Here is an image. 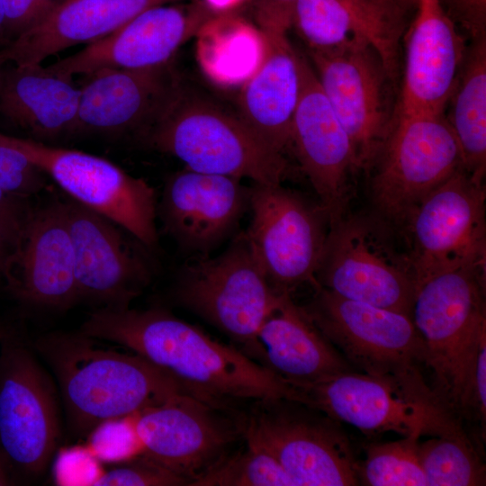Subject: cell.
<instances>
[{"label": "cell", "instance_id": "obj_1", "mask_svg": "<svg viewBox=\"0 0 486 486\" xmlns=\"http://www.w3.org/2000/svg\"><path fill=\"white\" fill-rule=\"evenodd\" d=\"M79 331L128 348L192 395L222 410L239 411L262 400H297L295 389L268 368L163 309L99 308Z\"/></svg>", "mask_w": 486, "mask_h": 486}, {"label": "cell", "instance_id": "obj_2", "mask_svg": "<svg viewBox=\"0 0 486 486\" xmlns=\"http://www.w3.org/2000/svg\"><path fill=\"white\" fill-rule=\"evenodd\" d=\"M34 348L56 378L68 426L77 436H88L104 421L189 393L142 356L106 349L80 331L46 334Z\"/></svg>", "mask_w": 486, "mask_h": 486}, {"label": "cell", "instance_id": "obj_3", "mask_svg": "<svg viewBox=\"0 0 486 486\" xmlns=\"http://www.w3.org/2000/svg\"><path fill=\"white\" fill-rule=\"evenodd\" d=\"M485 269L461 268L418 285L411 319L425 346L436 398L461 422L475 361L486 338Z\"/></svg>", "mask_w": 486, "mask_h": 486}, {"label": "cell", "instance_id": "obj_4", "mask_svg": "<svg viewBox=\"0 0 486 486\" xmlns=\"http://www.w3.org/2000/svg\"><path fill=\"white\" fill-rule=\"evenodd\" d=\"M141 132L155 148L196 172L249 178L261 184H281L288 173L284 155L264 142L238 115L191 95L178 82Z\"/></svg>", "mask_w": 486, "mask_h": 486}, {"label": "cell", "instance_id": "obj_5", "mask_svg": "<svg viewBox=\"0 0 486 486\" xmlns=\"http://www.w3.org/2000/svg\"><path fill=\"white\" fill-rule=\"evenodd\" d=\"M315 281L343 298L410 317L418 288L400 234L374 212L329 225Z\"/></svg>", "mask_w": 486, "mask_h": 486}, {"label": "cell", "instance_id": "obj_6", "mask_svg": "<svg viewBox=\"0 0 486 486\" xmlns=\"http://www.w3.org/2000/svg\"><path fill=\"white\" fill-rule=\"evenodd\" d=\"M314 288L302 308L355 370L438 400L425 378V346L411 317Z\"/></svg>", "mask_w": 486, "mask_h": 486}, {"label": "cell", "instance_id": "obj_7", "mask_svg": "<svg viewBox=\"0 0 486 486\" xmlns=\"http://www.w3.org/2000/svg\"><path fill=\"white\" fill-rule=\"evenodd\" d=\"M239 418L244 441L272 455L294 486L359 484L348 437L323 412L281 398L256 400Z\"/></svg>", "mask_w": 486, "mask_h": 486}, {"label": "cell", "instance_id": "obj_8", "mask_svg": "<svg viewBox=\"0 0 486 486\" xmlns=\"http://www.w3.org/2000/svg\"><path fill=\"white\" fill-rule=\"evenodd\" d=\"M284 293L272 287L245 232L218 256L187 265L174 289L180 305L240 345L253 360L257 333Z\"/></svg>", "mask_w": 486, "mask_h": 486}, {"label": "cell", "instance_id": "obj_9", "mask_svg": "<svg viewBox=\"0 0 486 486\" xmlns=\"http://www.w3.org/2000/svg\"><path fill=\"white\" fill-rule=\"evenodd\" d=\"M462 166V153L445 113L396 114L369 172L373 212L400 234L420 201Z\"/></svg>", "mask_w": 486, "mask_h": 486}, {"label": "cell", "instance_id": "obj_10", "mask_svg": "<svg viewBox=\"0 0 486 486\" xmlns=\"http://www.w3.org/2000/svg\"><path fill=\"white\" fill-rule=\"evenodd\" d=\"M485 203L483 182L464 166L420 201L400 233L418 285L453 270L485 269Z\"/></svg>", "mask_w": 486, "mask_h": 486}, {"label": "cell", "instance_id": "obj_11", "mask_svg": "<svg viewBox=\"0 0 486 486\" xmlns=\"http://www.w3.org/2000/svg\"><path fill=\"white\" fill-rule=\"evenodd\" d=\"M308 53L320 86L350 139L359 171L370 172L396 119L397 84L377 51L364 41Z\"/></svg>", "mask_w": 486, "mask_h": 486}, {"label": "cell", "instance_id": "obj_12", "mask_svg": "<svg viewBox=\"0 0 486 486\" xmlns=\"http://www.w3.org/2000/svg\"><path fill=\"white\" fill-rule=\"evenodd\" d=\"M0 448L15 475H41L61 436L57 391L31 348L0 342Z\"/></svg>", "mask_w": 486, "mask_h": 486}, {"label": "cell", "instance_id": "obj_13", "mask_svg": "<svg viewBox=\"0 0 486 486\" xmlns=\"http://www.w3.org/2000/svg\"><path fill=\"white\" fill-rule=\"evenodd\" d=\"M248 210L251 222L245 235L272 287L281 293L304 283L315 287L329 228L320 202L281 184H254Z\"/></svg>", "mask_w": 486, "mask_h": 486}, {"label": "cell", "instance_id": "obj_14", "mask_svg": "<svg viewBox=\"0 0 486 486\" xmlns=\"http://www.w3.org/2000/svg\"><path fill=\"white\" fill-rule=\"evenodd\" d=\"M293 388L298 401L366 434L395 432L401 436L421 437L464 428L438 400L418 396L356 370Z\"/></svg>", "mask_w": 486, "mask_h": 486}, {"label": "cell", "instance_id": "obj_15", "mask_svg": "<svg viewBox=\"0 0 486 486\" xmlns=\"http://www.w3.org/2000/svg\"><path fill=\"white\" fill-rule=\"evenodd\" d=\"M7 137L72 200L114 221L145 247L158 242L156 193L144 179L92 154Z\"/></svg>", "mask_w": 486, "mask_h": 486}, {"label": "cell", "instance_id": "obj_16", "mask_svg": "<svg viewBox=\"0 0 486 486\" xmlns=\"http://www.w3.org/2000/svg\"><path fill=\"white\" fill-rule=\"evenodd\" d=\"M239 412L182 392L133 414L132 423L141 454L191 486L243 439Z\"/></svg>", "mask_w": 486, "mask_h": 486}, {"label": "cell", "instance_id": "obj_17", "mask_svg": "<svg viewBox=\"0 0 486 486\" xmlns=\"http://www.w3.org/2000/svg\"><path fill=\"white\" fill-rule=\"evenodd\" d=\"M80 301L125 309L149 284L148 258L128 231L74 200L62 202Z\"/></svg>", "mask_w": 486, "mask_h": 486}, {"label": "cell", "instance_id": "obj_18", "mask_svg": "<svg viewBox=\"0 0 486 486\" xmlns=\"http://www.w3.org/2000/svg\"><path fill=\"white\" fill-rule=\"evenodd\" d=\"M300 94L291 130L293 148L329 225L346 215L351 177L359 171L350 139L310 63L299 54Z\"/></svg>", "mask_w": 486, "mask_h": 486}, {"label": "cell", "instance_id": "obj_19", "mask_svg": "<svg viewBox=\"0 0 486 486\" xmlns=\"http://www.w3.org/2000/svg\"><path fill=\"white\" fill-rule=\"evenodd\" d=\"M217 14L201 1L191 4L156 5L104 39L48 67L68 76H86L103 68H161Z\"/></svg>", "mask_w": 486, "mask_h": 486}, {"label": "cell", "instance_id": "obj_20", "mask_svg": "<svg viewBox=\"0 0 486 486\" xmlns=\"http://www.w3.org/2000/svg\"><path fill=\"white\" fill-rule=\"evenodd\" d=\"M264 51L260 63L244 82L238 116L270 148L284 154L300 94L299 53L287 32L290 1L269 0L258 16Z\"/></svg>", "mask_w": 486, "mask_h": 486}, {"label": "cell", "instance_id": "obj_21", "mask_svg": "<svg viewBox=\"0 0 486 486\" xmlns=\"http://www.w3.org/2000/svg\"><path fill=\"white\" fill-rule=\"evenodd\" d=\"M1 277L12 295L31 305L62 310L80 302L62 201L30 209Z\"/></svg>", "mask_w": 486, "mask_h": 486}, {"label": "cell", "instance_id": "obj_22", "mask_svg": "<svg viewBox=\"0 0 486 486\" xmlns=\"http://www.w3.org/2000/svg\"><path fill=\"white\" fill-rule=\"evenodd\" d=\"M404 1L410 0H291V27L309 51H329L351 40L370 44L398 84L409 27Z\"/></svg>", "mask_w": 486, "mask_h": 486}, {"label": "cell", "instance_id": "obj_23", "mask_svg": "<svg viewBox=\"0 0 486 486\" xmlns=\"http://www.w3.org/2000/svg\"><path fill=\"white\" fill-rule=\"evenodd\" d=\"M249 209L241 179L184 169L167 178L157 212L185 251L206 255L227 239Z\"/></svg>", "mask_w": 486, "mask_h": 486}, {"label": "cell", "instance_id": "obj_24", "mask_svg": "<svg viewBox=\"0 0 486 486\" xmlns=\"http://www.w3.org/2000/svg\"><path fill=\"white\" fill-rule=\"evenodd\" d=\"M403 40L405 58L396 114L444 113L466 45L439 0H418Z\"/></svg>", "mask_w": 486, "mask_h": 486}, {"label": "cell", "instance_id": "obj_25", "mask_svg": "<svg viewBox=\"0 0 486 486\" xmlns=\"http://www.w3.org/2000/svg\"><path fill=\"white\" fill-rule=\"evenodd\" d=\"M86 76L76 131H142L177 83L167 65L144 70L103 68Z\"/></svg>", "mask_w": 486, "mask_h": 486}, {"label": "cell", "instance_id": "obj_26", "mask_svg": "<svg viewBox=\"0 0 486 486\" xmlns=\"http://www.w3.org/2000/svg\"><path fill=\"white\" fill-rule=\"evenodd\" d=\"M180 1L62 0L38 25L0 49V60L41 64L68 48L104 39L146 9Z\"/></svg>", "mask_w": 486, "mask_h": 486}, {"label": "cell", "instance_id": "obj_27", "mask_svg": "<svg viewBox=\"0 0 486 486\" xmlns=\"http://www.w3.org/2000/svg\"><path fill=\"white\" fill-rule=\"evenodd\" d=\"M254 360L292 387L355 370L290 293L261 326Z\"/></svg>", "mask_w": 486, "mask_h": 486}, {"label": "cell", "instance_id": "obj_28", "mask_svg": "<svg viewBox=\"0 0 486 486\" xmlns=\"http://www.w3.org/2000/svg\"><path fill=\"white\" fill-rule=\"evenodd\" d=\"M79 94L72 76L41 64L0 71V115L37 138L76 132Z\"/></svg>", "mask_w": 486, "mask_h": 486}, {"label": "cell", "instance_id": "obj_29", "mask_svg": "<svg viewBox=\"0 0 486 486\" xmlns=\"http://www.w3.org/2000/svg\"><path fill=\"white\" fill-rule=\"evenodd\" d=\"M464 169L483 182L486 172V38L470 40L445 109Z\"/></svg>", "mask_w": 486, "mask_h": 486}, {"label": "cell", "instance_id": "obj_30", "mask_svg": "<svg viewBox=\"0 0 486 486\" xmlns=\"http://www.w3.org/2000/svg\"><path fill=\"white\" fill-rule=\"evenodd\" d=\"M202 63L222 82L246 81L261 61L264 42L260 31L228 14H217L198 32Z\"/></svg>", "mask_w": 486, "mask_h": 486}, {"label": "cell", "instance_id": "obj_31", "mask_svg": "<svg viewBox=\"0 0 486 486\" xmlns=\"http://www.w3.org/2000/svg\"><path fill=\"white\" fill-rule=\"evenodd\" d=\"M427 486H482L486 467L481 449L463 428L418 444Z\"/></svg>", "mask_w": 486, "mask_h": 486}, {"label": "cell", "instance_id": "obj_32", "mask_svg": "<svg viewBox=\"0 0 486 486\" xmlns=\"http://www.w3.org/2000/svg\"><path fill=\"white\" fill-rule=\"evenodd\" d=\"M419 436L374 443L357 466L359 484L368 486H427L418 455Z\"/></svg>", "mask_w": 486, "mask_h": 486}, {"label": "cell", "instance_id": "obj_33", "mask_svg": "<svg viewBox=\"0 0 486 486\" xmlns=\"http://www.w3.org/2000/svg\"><path fill=\"white\" fill-rule=\"evenodd\" d=\"M245 446L229 453L191 486H294L272 455L253 445Z\"/></svg>", "mask_w": 486, "mask_h": 486}, {"label": "cell", "instance_id": "obj_34", "mask_svg": "<svg viewBox=\"0 0 486 486\" xmlns=\"http://www.w3.org/2000/svg\"><path fill=\"white\" fill-rule=\"evenodd\" d=\"M132 415L104 421L89 433L86 447L99 462L123 463L141 454Z\"/></svg>", "mask_w": 486, "mask_h": 486}, {"label": "cell", "instance_id": "obj_35", "mask_svg": "<svg viewBox=\"0 0 486 486\" xmlns=\"http://www.w3.org/2000/svg\"><path fill=\"white\" fill-rule=\"evenodd\" d=\"M188 482L155 461L139 455L104 471L93 486H181Z\"/></svg>", "mask_w": 486, "mask_h": 486}, {"label": "cell", "instance_id": "obj_36", "mask_svg": "<svg viewBox=\"0 0 486 486\" xmlns=\"http://www.w3.org/2000/svg\"><path fill=\"white\" fill-rule=\"evenodd\" d=\"M44 173L0 133V186L28 199L44 187Z\"/></svg>", "mask_w": 486, "mask_h": 486}, {"label": "cell", "instance_id": "obj_37", "mask_svg": "<svg viewBox=\"0 0 486 486\" xmlns=\"http://www.w3.org/2000/svg\"><path fill=\"white\" fill-rule=\"evenodd\" d=\"M62 0H4L7 44L42 22Z\"/></svg>", "mask_w": 486, "mask_h": 486}, {"label": "cell", "instance_id": "obj_38", "mask_svg": "<svg viewBox=\"0 0 486 486\" xmlns=\"http://www.w3.org/2000/svg\"><path fill=\"white\" fill-rule=\"evenodd\" d=\"M87 447H74L60 453L55 466V482L62 485H93L104 472Z\"/></svg>", "mask_w": 486, "mask_h": 486}, {"label": "cell", "instance_id": "obj_39", "mask_svg": "<svg viewBox=\"0 0 486 486\" xmlns=\"http://www.w3.org/2000/svg\"><path fill=\"white\" fill-rule=\"evenodd\" d=\"M452 21L463 29L469 40L486 38V0H445Z\"/></svg>", "mask_w": 486, "mask_h": 486}, {"label": "cell", "instance_id": "obj_40", "mask_svg": "<svg viewBox=\"0 0 486 486\" xmlns=\"http://www.w3.org/2000/svg\"><path fill=\"white\" fill-rule=\"evenodd\" d=\"M31 208L28 199L14 195L0 186V234L11 249Z\"/></svg>", "mask_w": 486, "mask_h": 486}, {"label": "cell", "instance_id": "obj_41", "mask_svg": "<svg viewBox=\"0 0 486 486\" xmlns=\"http://www.w3.org/2000/svg\"><path fill=\"white\" fill-rule=\"evenodd\" d=\"M216 14H228L244 0H200Z\"/></svg>", "mask_w": 486, "mask_h": 486}, {"label": "cell", "instance_id": "obj_42", "mask_svg": "<svg viewBox=\"0 0 486 486\" xmlns=\"http://www.w3.org/2000/svg\"><path fill=\"white\" fill-rule=\"evenodd\" d=\"M15 473L0 448V486L14 485Z\"/></svg>", "mask_w": 486, "mask_h": 486}, {"label": "cell", "instance_id": "obj_43", "mask_svg": "<svg viewBox=\"0 0 486 486\" xmlns=\"http://www.w3.org/2000/svg\"><path fill=\"white\" fill-rule=\"evenodd\" d=\"M10 251H11L10 245L6 242V240L0 234V276H1L2 271L4 269L6 258L8 256Z\"/></svg>", "mask_w": 486, "mask_h": 486}, {"label": "cell", "instance_id": "obj_44", "mask_svg": "<svg viewBox=\"0 0 486 486\" xmlns=\"http://www.w3.org/2000/svg\"><path fill=\"white\" fill-rule=\"evenodd\" d=\"M4 0H0V46L2 48L7 45L5 37V26H4ZM1 48V49H2Z\"/></svg>", "mask_w": 486, "mask_h": 486}, {"label": "cell", "instance_id": "obj_45", "mask_svg": "<svg viewBox=\"0 0 486 486\" xmlns=\"http://www.w3.org/2000/svg\"><path fill=\"white\" fill-rule=\"evenodd\" d=\"M5 335V331L4 328L0 326V342L3 339L4 336Z\"/></svg>", "mask_w": 486, "mask_h": 486}, {"label": "cell", "instance_id": "obj_46", "mask_svg": "<svg viewBox=\"0 0 486 486\" xmlns=\"http://www.w3.org/2000/svg\"><path fill=\"white\" fill-rule=\"evenodd\" d=\"M5 64H4L1 60H0V71L1 69L3 68V67L4 66Z\"/></svg>", "mask_w": 486, "mask_h": 486}, {"label": "cell", "instance_id": "obj_47", "mask_svg": "<svg viewBox=\"0 0 486 486\" xmlns=\"http://www.w3.org/2000/svg\"><path fill=\"white\" fill-rule=\"evenodd\" d=\"M410 1H414V2L418 3V0H410Z\"/></svg>", "mask_w": 486, "mask_h": 486}, {"label": "cell", "instance_id": "obj_48", "mask_svg": "<svg viewBox=\"0 0 486 486\" xmlns=\"http://www.w3.org/2000/svg\"><path fill=\"white\" fill-rule=\"evenodd\" d=\"M282 1H291V0H282Z\"/></svg>", "mask_w": 486, "mask_h": 486}, {"label": "cell", "instance_id": "obj_49", "mask_svg": "<svg viewBox=\"0 0 486 486\" xmlns=\"http://www.w3.org/2000/svg\"><path fill=\"white\" fill-rule=\"evenodd\" d=\"M1 277V276H0Z\"/></svg>", "mask_w": 486, "mask_h": 486}]
</instances>
